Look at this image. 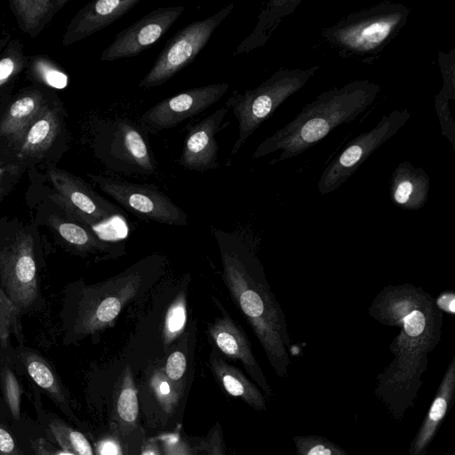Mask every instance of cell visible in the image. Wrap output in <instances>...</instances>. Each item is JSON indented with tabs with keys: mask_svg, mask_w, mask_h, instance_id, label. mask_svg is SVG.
<instances>
[{
	"mask_svg": "<svg viewBox=\"0 0 455 455\" xmlns=\"http://www.w3.org/2000/svg\"><path fill=\"white\" fill-rule=\"evenodd\" d=\"M370 314L383 324L401 327L390 346L395 359L378 376L375 389L398 420L413 405L427 355L440 340L442 312L421 288L404 284L385 287L374 299Z\"/></svg>",
	"mask_w": 455,
	"mask_h": 455,
	"instance_id": "6da1fadb",
	"label": "cell"
},
{
	"mask_svg": "<svg viewBox=\"0 0 455 455\" xmlns=\"http://www.w3.org/2000/svg\"><path fill=\"white\" fill-rule=\"evenodd\" d=\"M220 250L222 279L239 311L247 320L267 360L280 378H286L291 360L285 315L271 291L256 253L238 236L214 231Z\"/></svg>",
	"mask_w": 455,
	"mask_h": 455,
	"instance_id": "7a4b0ae2",
	"label": "cell"
},
{
	"mask_svg": "<svg viewBox=\"0 0 455 455\" xmlns=\"http://www.w3.org/2000/svg\"><path fill=\"white\" fill-rule=\"evenodd\" d=\"M379 91V84L364 79L322 92L286 125L266 138L255 148L251 158L276 151L281 154L272 163L298 156L339 125L350 123L363 114Z\"/></svg>",
	"mask_w": 455,
	"mask_h": 455,
	"instance_id": "3957f363",
	"label": "cell"
},
{
	"mask_svg": "<svg viewBox=\"0 0 455 455\" xmlns=\"http://www.w3.org/2000/svg\"><path fill=\"white\" fill-rule=\"evenodd\" d=\"M164 266V257L150 255L107 280L82 287L72 328L76 337L81 339L115 326L126 306L153 288Z\"/></svg>",
	"mask_w": 455,
	"mask_h": 455,
	"instance_id": "277c9868",
	"label": "cell"
},
{
	"mask_svg": "<svg viewBox=\"0 0 455 455\" xmlns=\"http://www.w3.org/2000/svg\"><path fill=\"white\" fill-rule=\"evenodd\" d=\"M410 11L402 4L383 2L347 15L321 35L340 55L373 57L399 34Z\"/></svg>",
	"mask_w": 455,
	"mask_h": 455,
	"instance_id": "5b68a950",
	"label": "cell"
},
{
	"mask_svg": "<svg viewBox=\"0 0 455 455\" xmlns=\"http://www.w3.org/2000/svg\"><path fill=\"white\" fill-rule=\"evenodd\" d=\"M319 69L281 68L254 89L234 93L225 102L233 111L238 126V136L230 154L238 153L247 139L267 121L290 96L300 90Z\"/></svg>",
	"mask_w": 455,
	"mask_h": 455,
	"instance_id": "8992f818",
	"label": "cell"
},
{
	"mask_svg": "<svg viewBox=\"0 0 455 455\" xmlns=\"http://www.w3.org/2000/svg\"><path fill=\"white\" fill-rule=\"evenodd\" d=\"M148 134L140 124L127 117H115L101 127L99 156L114 172L152 175L156 172V162Z\"/></svg>",
	"mask_w": 455,
	"mask_h": 455,
	"instance_id": "52a82bcc",
	"label": "cell"
},
{
	"mask_svg": "<svg viewBox=\"0 0 455 455\" xmlns=\"http://www.w3.org/2000/svg\"><path fill=\"white\" fill-rule=\"evenodd\" d=\"M233 8L234 4L231 3L214 14L193 21L178 31L165 44L138 86L143 89L160 86L193 62Z\"/></svg>",
	"mask_w": 455,
	"mask_h": 455,
	"instance_id": "ba28073f",
	"label": "cell"
},
{
	"mask_svg": "<svg viewBox=\"0 0 455 455\" xmlns=\"http://www.w3.org/2000/svg\"><path fill=\"white\" fill-rule=\"evenodd\" d=\"M410 117L408 109H395L383 116L371 130L350 140L320 176V194L331 193L344 184L374 151L398 132Z\"/></svg>",
	"mask_w": 455,
	"mask_h": 455,
	"instance_id": "9c48e42d",
	"label": "cell"
},
{
	"mask_svg": "<svg viewBox=\"0 0 455 455\" xmlns=\"http://www.w3.org/2000/svg\"><path fill=\"white\" fill-rule=\"evenodd\" d=\"M92 179L120 206L141 220L177 226L188 222L184 211L154 184L132 183L103 175H93Z\"/></svg>",
	"mask_w": 455,
	"mask_h": 455,
	"instance_id": "30bf717a",
	"label": "cell"
},
{
	"mask_svg": "<svg viewBox=\"0 0 455 455\" xmlns=\"http://www.w3.org/2000/svg\"><path fill=\"white\" fill-rule=\"evenodd\" d=\"M228 83L194 87L164 99L140 117V124L148 133L173 128L218 102L228 92Z\"/></svg>",
	"mask_w": 455,
	"mask_h": 455,
	"instance_id": "8fae6325",
	"label": "cell"
},
{
	"mask_svg": "<svg viewBox=\"0 0 455 455\" xmlns=\"http://www.w3.org/2000/svg\"><path fill=\"white\" fill-rule=\"evenodd\" d=\"M0 278L3 291L19 309L34 302L37 279L30 234L20 233L0 251Z\"/></svg>",
	"mask_w": 455,
	"mask_h": 455,
	"instance_id": "7c38bea8",
	"label": "cell"
},
{
	"mask_svg": "<svg viewBox=\"0 0 455 455\" xmlns=\"http://www.w3.org/2000/svg\"><path fill=\"white\" fill-rule=\"evenodd\" d=\"M184 6L158 7L117 33L100 60L113 61L133 57L160 40L182 15Z\"/></svg>",
	"mask_w": 455,
	"mask_h": 455,
	"instance_id": "4fadbf2b",
	"label": "cell"
},
{
	"mask_svg": "<svg viewBox=\"0 0 455 455\" xmlns=\"http://www.w3.org/2000/svg\"><path fill=\"white\" fill-rule=\"evenodd\" d=\"M212 299L220 309V316L207 324V332L212 341L227 357L241 362L265 395L267 398L272 397V388L253 355L243 329L235 322L218 299L213 297Z\"/></svg>",
	"mask_w": 455,
	"mask_h": 455,
	"instance_id": "5bb4252c",
	"label": "cell"
},
{
	"mask_svg": "<svg viewBox=\"0 0 455 455\" xmlns=\"http://www.w3.org/2000/svg\"><path fill=\"white\" fill-rule=\"evenodd\" d=\"M228 109L223 106L197 123L188 126L179 164L185 169L206 172L219 167L218 133Z\"/></svg>",
	"mask_w": 455,
	"mask_h": 455,
	"instance_id": "9a60e30c",
	"label": "cell"
},
{
	"mask_svg": "<svg viewBox=\"0 0 455 455\" xmlns=\"http://www.w3.org/2000/svg\"><path fill=\"white\" fill-rule=\"evenodd\" d=\"M60 206L68 216L84 226L93 227L124 215L119 206L101 197L82 181L66 177L56 182Z\"/></svg>",
	"mask_w": 455,
	"mask_h": 455,
	"instance_id": "2e32d148",
	"label": "cell"
},
{
	"mask_svg": "<svg viewBox=\"0 0 455 455\" xmlns=\"http://www.w3.org/2000/svg\"><path fill=\"white\" fill-rule=\"evenodd\" d=\"M455 357L449 363L435 395L409 447L408 455H425L443 419L454 403Z\"/></svg>",
	"mask_w": 455,
	"mask_h": 455,
	"instance_id": "e0dca14e",
	"label": "cell"
},
{
	"mask_svg": "<svg viewBox=\"0 0 455 455\" xmlns=\"http://www.w3.org/2000/svg\"><path fill=\"white\" fill-rule=\"evenodd\" d=\"M429 176L423 168L409 162L400 163L391 175L390 196L393 202L403 208L418 210L427 200Z\"/></svg>",
	"mask_w": 455,
	"mask_h": 455,
	"instance_id": "ac0fdd59",
	"label": "cell"
},
{
	"mask_svg": "<svg viewBox=\"0 0 455 455\" xmlns=\"http://www.w3.org/2000/svg\"><path fill=\"white\" fill-rule=\"evenodd\" d=\"M140 2V0H98L87 4L73 23L70 29L71 40L82 39L107 28Z\"/></svg>",
	"mask_w": 455,
	"mask_h": 455,
	"instance_id": "d6986e66",
	"label": "cell"
},
{
	"mask_svg": "<svg viewBox=\"0 0 455 455\" xmlns=\"http://www.w3.org/2000/svg\"><path fill=\"white\" fill-rule=\"evenodd\" d=\"M211 370L225 391L257 411H266V399L258 387L238 368L227 363L214 349L209 356Z\"/></svg>",
	"mask_w": 455,
	"mask_h": 455,
	"instance_id": "ffe728a7",
	"label": "cell"
},
{
	"mask_svg": "<svg viewBox=\"0 0 455 455\" xmlns=\"http://www.w3.org/2000/svg\"><path fill=\"white\" fill-rule=\"evenodd\" d=\"M292 1H270L259 15V20L252 32L236 47L234 55L247 53L263 46L275 26L288 7H292Z\"/></svg>",
	"mask_w": 455,
	"mask_h": 455,
	"instance_id": "44dd1931",
	"label": "cell"
},
{
	"mask_svg": "<svg viewBox=\"0 0 455 455\" xmlns=\"http://www.w3.org/2000/svg\"><path fill=\"white\" fill-rule=\"evenodd\" d=\"M116 411L119 419L124 423L132 425L136 422L139 415L138 393L129 365H126L122 374Z\"/></svg>",
	"mask_w": 455,
	"mask_h": 455,
	"instance_id": "7402d4cb",
	"label": "cell"
},
{
	"mask_svg": "<svg viewBox=\"0 0 455 455\" xmlns=\"http://www.w3.org/2000/svg\"><path fill=\"white\" fill-rule=\"evenodd\" d=\"M187 323V289L179 291L169 306L163 326V343L167 348L181 335Z\"/></svg>",
	"mask_w": 455,
	"mask_h": 455,
	"instance_id": "603a6c76",
	"label": "cell"
},
{
	"mask_svg": "<svg viewBox=\"0 0 455 455\" xmlns=\"http://www.w3.org/2000/svg\"><path fill=\"white\" fill-rule=\"evenodd\" d=\"M22 360L35 383L54 398L61 400L63 395L60 386L48 363L39 355L28 352L22 354Z\"/></svg>",
	"mask_w": 455,
	"mask_h": 455,
	"instance_id": "cb8c5ba5",
	"label": "cell"
},
{
	"mask_svg": "<svg viewBox=\"0 0 455 455\" xmlns=\"http://www.w3.org/2000/svg\"><path fill=\"white\" fill-rule=\"evenodd\" d=\"M49 429L62 451L73 455H93L90 443L82 433L58 419L50 422Z\"/></svg>",
	"mask_w": 455,
	"mask_h": 455,
	"instance_id": "d4e9b609",
	"label": "cell"
},
{
	"mask_svg": "<svg viewBox=\"0 0 455 455\" xmlns=\"http://www.w3.org/2000/svg\"><path fill=\"white\" fill-rule=\"evenodd\" d=\"M297 455H349L333 442L317 435L292 437Z\"/></svg>",
	"mask_w": 455,
	"mask_h": 455,
	"instance_id": "484cf974",
	"label": "cell"
},
{
	"mask_svg": "<svg viewBox=\"0 0 455 455\" xmlns=\"http://www.w3.org/2000/svg\"><path fill=\"white\" fill-rule=\"evenodd\" d=\"M150 386L164 411L172 413L179 397L174 384L166 377L164 371L154 372L150 379Z\"/></svg>",
	"mask_w": 455,
	"mask_h": 455,
	"instance_id": "4316f807",
	"label": "cell"
},
{
	"mask_svg": "<svg viewBox=\"0 0 455 455\" xmlns=\"http://www.w3.org/2000/svg\"><path fill=\"white\" fill-rule=\"evenodd\" d=\"M19 308L0 287V342L6 347L11 330L19 331Z\"/></svg>",
	"mask_w": 455,
	"mask_h": 455,
	"instance_id": "83f0119b",
	"label": "cell"
},
{
	"mask_svg": "<svg viewBox=\"0 0 455 455\" xmlns=\"http://www.w3.org/2000/svg\"><path fill=\"white\" fill-rule=\"evenodd\" d=\"M187 339L188 338L185 337L182 339V346L180 341L176 348L170 353L165 363L164 371L172 383L180 381L187 370L188 358L187 353L185 352Z\"/></svg>",
	"mask_w": 455,
	"mask_h": 455,
	"instance_id": "f1b7e54d",
	"label": "cell"
},
{
	"mask_svg": "<svg viewBox=\"0 0 455 455\" xmlns=\"http://www.w3.org/2000/svg\"><path fill=\"white\" fill-rule=\"evenodd\" d=\"M3 382L6 403L12 415L19 419L20 411V389L14 374L8 368H5L3 372Z\"/></svg>",
	"mask_w": 455,
	"mask_h": 455,
	"instance_id": "f546056e",
	"label": "cell"
},
{
	"mask_svg": "<svg viewBox=\"0 0 455 455\" xmlns=\"http://www.w3.org/2000/svg\"><path fill=\"white\" fill-rule=\"evenodd\" d=\"M51 129L52 124L48 119H39L30 128L27 136V144L29 146L41 144L49 136Z\"/></svg>",
	"mask_w": 455,
	"mask_h": 455,
	"instance_id": "4dcf8cb0",
	"label": "cell"
},
{
	"mask_svg": "<svg viewBox=\"0 0 455 455\" xmlns=\"http://www.w3.org/2000/svg\"><path fill=\"white\" fill-rule=\"evenodd\" d=\"M36 108V101L31 97H24L16 100L10 108V116L20 120L29 116Z\"/></svg>",
	"mask_w": 455,
	"mask_h": 455,
	"instance_id": "1f68e13d",
	"label": "cell"
},
{
	"mask_svg": "<svg viewBox=\"0 0 455 455\" xmlns=\"http://www.w3.org/2000/svg\"><path fill=\"white\" fill-rule=\"evenodd\" d=\"M165 455H192L184 442L174 435L163 437Z\"/></svg>",
	"mask_w": 455,
	"mask_h": 455,
	"instance_id": "d6a6232c",
	"label": "cell"
},
{
	"mask_svg": "<svg viewBox=\"0 0 455 455\" xmlns=\"http://www.w3.org/2000/svg\"><path fill=\"white\" fill-rule=\"evenodd\" d=\"M42 73L45 82L52 87L63 89L68 84L67 75L59 70L45 67L42 68Z\"/></svg>",
	"mask_w": 455,
	"mask_h": 455,
	"instance_id": "836d02e7",
	"label": "cell"
},
{
	"mask_svg": "<svg viewBox=\"0 0 455 455\" xmlns=\"http://www.w3.org/2000/svg\"><path fill=\"white\" fill-rule=\"evenodd\" d=\"M208 455H225L222 431L217 422L208 442Z\"/></svg>",
	"mask_w": 455,
	"mask_h": 455,
	"instance_id": "e575fe53",
	"label": "cell"
},
{
	"mask_svg": "<svg viewBox=\"0 0 455 455\" xmlns=\"http://www.w3.org/2000/svg\"><path fill=\"white\" fill-rule=\"evenodd\" d=\"M0 453L1 455H18L14 439L10 433L0 427Z\"/></svg>",
	"mask_w": 455,
	"mask_h": 455,
	"instance_id": "d590c367",
	"label": "cell"
},
{
	"mask_svg": "<svg viewBox=\"0 0 455 455\" xmlns=\"http://www.w3.org/2000/svg\"><path fill=\"white\" fill-rule=\"evenodd\" d=\"M98 455H123L118 443L113 439H105L97 446Z\"/></svg>",
	"mask_w": 455,
	"mask_h": 455,
	"instance_id": "8d00e7d4",
	"label": "cell"
},
{
	"mask_svg": "<svg viewBox=\"0 0 455 455\" xmlns=\"http://www.w3.org/2000/svg\"><path fill=\"white\" fill-rule=\"evenodd\" d=\"M435 305L440 310L453 315L455 313V294L451 291L440 294L435 301Z\"/></svg>",
	"mask_w": 455,
	"mask_h": 455,
	"instance_id": "74e56055",
	"label": "cell"
},
{
	"mask_svg": "<svg viewBox=\"0 0 455 455\" xmlns=\"http://www.w3.org/2000/svg\"><path fill=\"white\" fill-rule=\"evenodd\" d=\"M14 68L15 63L11 58H4L0 60V84L10 77Z\"/></svg>",
	"mask_w": 455,
	"mask_h": 455,
	"instance_id": "f35d334b",
	"label": "cell"
},
{
	"mask_svg": "<svg viewBox=\"0 0 455 455\" xmlns=\"http://www.w3.org/2000/svg\"><path fill=\"white\" fill-rule=\"evenodd\" d=\"M36 455H53L52 447L43 438L31 442Z\"/></svg>",
	"mask_w": 455,
	"mask_h": 455,
	"instance_id": "ab89813d",
	"label": "cell"
},
{
	"mask_svg": "<svg viewBox=\"0 0 455 455\" xmlns=\"http://www.w3.org/2000/svg\"><path fill=\"white\" fill-rule=\"evenodd\" d=\"M140 455H159L155 443L149 442L146 443L141 450Z\"/></svg>",
	"mask_w": 455,
	"mask_h": 455,
	"instance_id": "60d3db41",
	"label": "cell"
},
{
	"mask_svg": "<svg viewBox=\"0 0 455 455\" xmlns=\"http://www.w3.org/2000/svg\"><path fill=\"white\" fill-rule=\"evenodd\" d=\"M52 454L53 455H73V454H71L69 452H67L65 451H55L53 449H52Z\"/></svg>",
	"mask_w": 455,
	"mask_h": 455,
	"instance_id": "b9f144b4",
	"label": "cell"
},
{
	"mask_svg": "<svg viewBox=\"0 0 455 455\" xmlns=\"http://www.w3.org/2000/svg\"><path fill=\"white\" fill-rule=\"evenodd\" d=\"M2 173V169L0 168V174Z\"/></svg>",
	"mask_w": 455,
	"mask_h": 455,
	"instance_id": "7bdbcfd3",
	"label": "cell"
}]
</instances>
